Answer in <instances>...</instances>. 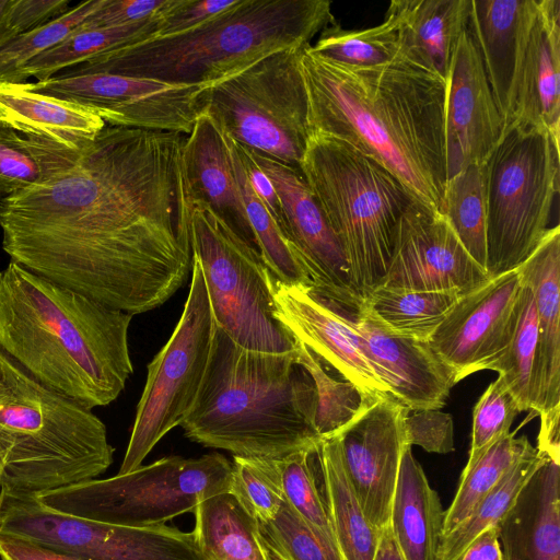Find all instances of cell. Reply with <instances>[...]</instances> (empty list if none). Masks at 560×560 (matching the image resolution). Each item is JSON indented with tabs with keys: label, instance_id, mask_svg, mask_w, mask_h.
Segmentation results:
<instances>
[{
	"label": "cell",
	"instance_id": "cell-56",
	"mask_svg": "<svg viewBox=\"0 0 560 560\" xmlns=\"http://www.w3.org/2000/svg\"><path fill=\"white\" fill-rule=\"evenodd\" d=\"M0 491H1V469H0Z\"/></svg>",
	"mask_w": 560,
	"mask_h": 560
},
{
	"label": "cell",
	"instance_id": "cell-48",
	"mask_svg": "<svg viewBox=\"0 0 560 560\" xmlns=\"http://www.w3.org/2000/svg\"><path fill=\"white\" fill-rule=\"evenodd\" d=\"M172 0H103L77 30L117 27L139 23L161 14Z\"/></svg>",
	"mask_w": 560,
	"mask_h": 560
},
{
	"label": "cell",
	"instance_id": "cell-23",
	"mask_svg": "<svg viewBox=\"0 0 560 560\" xmlns=\"http://www.w3.org/2000/svg\"><path fill=\"white\" fill-rule=\"evenodd\" d=\"M532 290L538 323L537 404L540 419L560 416V228L548 230L517 268Z\"/></svg>",
	"mask_w": 560,
	"mask_h": 560
},
{
	"label": "cell",
	"instance_id": "cell-33",
	"mask_svg": "<svg viewBox=\"0 0 560 560\" xmlns=\"http://www.w3.org/2000/svg\"><path fill=\"white\" fill-rule=\"evenodd\" d=\"M165 11L135 24L107 28L75 30L60 44L38 55L22 67L18 75V83H25L30 77L36 78L37 82L48 80L61 71L83 63L106 51L152 38L159 30L161 15Z\"/></svg>",
	"mask_w": 560,
	"mask_h": 560
},
{
	"label": "cell",
	"instance_id": "cell-42",
	"mask_svg": "<svg viewBox=\"0 0 560 560\" xmlns=\"http://www.w3.org/2000/svg\"><path fill=\"white\" fill-rule=\"evenodd\" d=\"M258 525L275 560H345L337 544L310 527L285 499L271 520Z\"/></svg>",
	"mask_w": 560,
	"mask_h": 560
},
{
	"label": "cell",
	"instance_id": "cell-12",
	"mask_svg": "<svg viewBox=\"0 0 560 560\" xmlns=\"http://www.w3.org/2000/svg\"><path fill=\"white\" fill-rule=\"evenodd\" d=\"M215 323L199 260L192 256L191 281L183 314L165 346L148 365L129 443L118 474L129 472L192 407L209 362Z\"/></svg>",
	"mask_w": 560,
	"mask_h": 560
},
{
	"label": "cell",
	"instance_id": "cell-21",
	"mask_svg": "<svg viewBox=\"0 0 560 560\" xmlns=\"http://www.w3.org/2000/svg\"><path fill=\"white\" fill-rule=\"evenodd\" d=\"M511 122L538 126L560 135L559 0H524Z\"/></svg>",
	"mask_w": 560,
	"mask_h": 560
},
{
	"label": "cell",
	"instance_id": "cell-36",
	"mask_svg": "<svg viewBox=\"0 0 560 560\" xmlns=\"http://www.w3.org/2000/svg\"><path fill=\"white\" fill-rule=\"evenodd\" d=\"M460 294L378 285L363 300L395 334L428 341Z\"/></svg>",
	"mask_w": 560,
	"mask_h": 560
},
{
	"label": "cell",
	"instance_id": "cell-40",
	"mask_svg": "<svg viewBox=\"0 0 560 560\" xmlns=\"http://www.w3.org/2000/svg\"><path fill=\"white\" fill-rule=\"evenodd\" d=\"M522 282V281H521ZM538 323L535 301L528 285L522 283L516 328L505 353L489 370L504 380L522 411L536 410Z\"/></svg>",
	"mask_w": 560,
	"mask_h": 560
},
{
	"label": "cell",
	"instance_id": "cell-16",
	"mask_svg": "<svg viewBox=\"0 0 560 560\" xmlns=\"http://www.w3.org/2000/svg\"><path fill=\"white\" fill-rule=\"evenodd\" d=\"M334 303L392 398L409 411L440 409L445 405L456 384L455 376L428 341L393 332L363 299L354 304Z\"/></svg>",
	"mask_w": 560,
	"mask_h": 560
},
{
	"label": "cell",
	"instance_id": "cell-26",
	"mask_svg": "<svg viewBox=\"0 0 560 560\" xmlns=\"http://www.w3.org/2000/svg\"><path fill=\"white\" fill-rule=\"evenodd\" d=\"M470 0H393L399 54L447 81L454 50L467 27Z\"/></svg>",
	"mask_w": 560,
	"mask_h": 560
},
{
	"label": "cell",
	"instance_id": "cell-30",
	"mask_svg": "<svg viewBox=\"0 0 560 560\" xmlns=\"http://www.w3.org/2000/svg\"><path fill=\"white\" fill-rule=\"evenodd\" d=\"M314 468L334 536L345 560H373L380 530L362 510L347 475L337 436L319 442L314 452Z\"/></svg>",
	"mask_w": 560,
	"mask_h": 560
},
{
	"label": "cell",
	"instance_id": "cell-29",
	"mask_svg": "<svg viewBox=\"0 0 560 560\" xmlns=\"http://www.w3.org/2000/svg\"><path fill=\"white\" fill-rule=\"evenodd\" d=\"M524 0H470L467 26L479 49L504 127L512 114V89Z\"/></svg>",
	"mask_w": 560,
	"mask_h": 560
},
{
	"label": "cell",
	"instance_id": "cell-57",
	"mask_svg": "<svg viewBox=\"0 0 560 560\" xmlns=\"http://www.w3.org/2000/svg\"><path fill=\"white\" fill-rule=\"evenodd\" d=\"M3 122L0 120V125H2Z\"/></svg>",
	"mask_w": 560,
	"mask_h": 560
},
{
	"label": "cell",
	"instance_id": "cell-6",
	"mask_svg": "<svg viewBox=\"0 0 560 560\" xmlns=\"http://www.w3.org/2000/svg\"><path fill=\"white\" fill-rule=\"evenodd\" d=\"M106 427L0 349L1 491L36 495L95 479L113 463Z\"/></svg>",
	"mask_w": 560,
	"mask_h": 560
},
{
	"label": "cell",
	"instance_id": "cell-43",
	"mask_svg": "<svg viewBox=\"0 0 560 560\" xmlns=\"http://www.w3.org/2000/svg\"><path fill=\"white\" fill-rule=\"evenodd\" d=\"M103 3L83 1L49 23L18 35L0 48V82L18 83L22 67L65 40Z\"/></svg>",
	"mask_w": 560,
	"mask_h": 560
},
{
	"label": "cell",
	"instance_id": "cell-34",
	"mask_svg": "<svg viewBox=\"0 0 560 560\" xmlns=\"http://www.w3.org/2000/svg\"><path fill=\"white\" fill-rule=\"evenodd\" d=\"M222 133L256 246L265 265L277 279L284 283L312 287L307 271L294 256L282 229L253 189L238 144L223 131Z\"/></svg>",
	"mask_w": 560,
	"mask_h": 560
},
{
	"label": "cell",
	"instance_id": "cell-38",
	"mask_svg": "<svg viewBox=\"0 0 560 560\" xmlns=\"http://www.w3.org/2000/svg\"><path fill=\"white\" fill-rule=\"evenodd\" d=\"M545 457L546 455L532 446L483 497L471 514L452 533L440 539L436 560H457L480 533L497 526Z\"/></svg>",
	"mask_w": 560,
	"mask_h": 560
},
{
	"label": "cell",
	"instance_id": "cell-47",
	"mask_svg": "<svg viewBox=\"0 0 560 560\" xmlns=\"http://www.w3.org/2000/svg\"><path fill=\"white\" fill-rule=\"evenodd\" d=\"M405 443L418 445L430 453L446 454L454 451L452 417L439 409L407 411L402 421Z\"/></svg>",
	"mask_w": 560,
	"mask_h": 560
},
{
	"label": "cell",
	"instance_id": "cell-10",
	"mask_svg": "<svg viewBox=\"0 0 560 560\" xmlns=\"http://www.w3.org/2000/svg\"><path fill=\"white\" fill-rule=\"evenodd\" d=\"M189 238L191 255L200 262L215 326L247 350L296 351V340L276 317L270 270L257 248L198 199L191 209Z\"/></svg>",
	"mask_w": 560,
	"mask_h": 560
},
{
	"label": "cell",
	"instance_id": "cell-1",
	"mask_svg": "<svg viewBox=\"0 0 560 560\" xmlns=\"http://www.w3.org/2000/svg\"><path fill=\"white\" fill-rule=\"evenodd\" d=\"M186 137L106 125L71 170L1 198L3 250L132 316L161 306L192 264Z\"/></svg>",
	"mask_w": 560,
	"mask_h": 560
},
{
	"label": "cell",
	"instance_id": "cell-24",
	"mask_svg": "<svg viewBox=\"0 0 560 560\" xmlns=\"http://www.w3.org/2000/svg\"><path fill=\"white\" fill-rule=\"evenodd\" d=\"M560 462L548 456L497 525L504 560H560Z\"/></svg>",
	"mask_w": 560,
	"mask_h": 560
},
{
	"label": "cell",
	"instance_id": "cell-35",
	"mask_svg": "<svg viewBox=\"0 0 560 560\" xmlns=\"http://www.w3.org/2000/svg\"><path fill=\"white\" fill-rule=\"evenodd\" d=\"M296 359L312 378L315 398V429L320 440L340 434L381 397L347 381L322 358L298 341ZM384 397V396H383Z\"/></svg>",
	"mask_w": 560,
	"mask_h": 560
},
{
	"label": "cell",
	"instance_id": "cell-19",
	"mask_svg": "<svg viewBox=\"0 0 560 560\" xmlns=\"http://www.w3.org/2000/svg\"><path fill=\"white\" fill-rule=\"evenodd\" d=\"M407 410L389 395L377 399L337 435L343 465L369 522L388 523L402 451Z\"/></svg>",
	"mask_w": 560,
	"mask_h": 560
},
{
	"label": "cell",
	"instance_id": "cell-53",
	"mask_svg": "<svg viewBox=\"0 0 560 560\" xmlns=\"http://www.w3.org/2000/svg\"><path fill=\"white\" fill-rule=\"evenodd\" d=\"M457 560H504L498 527L492 526L480 533Z\"/></svg>",
	"mask_w": 560,
	"mask_h": 560
},
{
	"label": "cell",
	"instance_id": "cell-28",
	"mask_svg": "<svg viewBox=\"0 0 560 560\" xmlns=\"http://www.w3.org/2000/svg\"><path fill=\"white\" fill-rule=\"evenodd\" d=\"M444 511L411 447L400 459L389 526L405 560H436Z\"/></svg>",
	"mask_w": 560,
	"mask_h": 560
},
{
	"label": "cell",
	"instance_id": "cell-8",
	"mask_svg": "<svg viewBox=\"0 0 560 560\" xmlns=\"http://www.w3.org/2000/svg\"><path fill=\"white\" fill-rule=\"evenodd\" d=\"M559 140L546 128L511 122L483 161L489 278L517 269L550 229Z\"/></svg>",
	"mask_w": 560,
	"mask_h": 560
},
{
	"label": "cell",
	"instance_id": "cell-52",
	"mask_svg": "<svg viewBox=\"0 0 560 560\" xmlns=\"http://www.w3.org/2000/svg\"><path fill=\"white\" fill-rule=\"evenodd\" d=\"M238 149L247 177L250 182L253 189L267 206V208L269 209V211L275 217L276 221L281 228L282 218L280 205L271 180L259 167V165L257 164L248 149L242 147L241 144H238Z\"/></svg>",
	"mask_w": 560,
	"mask_h": 560
},
{
	"label": "cell",
	"instance_id": "cell-31",
	"mask_svg": "<svg viewBox=\"0 0 560 560\" xmlns=\"http://www.w3.org/2000/svg\"><path fill=\"white\" fill-rule=\"evenodd\" d=\"M192 534L205 560H275L258 521L230 491L200 502Z\"/></svg>",
	"mask_w": 560,
	"mask_h": 560
},
{
	"label": "cell",
	"instance_id": "cell-37",
	"mask_svg": "<svg viewBox=\"0 0 560 560\" xmlns=\"http://www.w3.org/2000/svg\"><path fill=\"white\" fill-rule=\"evenodd\" d=\"M532 446L527 436L516 438L515 432H509L490 444L474 464L465 466L454 499L444 511L440 539L471 514L483 497Z\"/></svg>",
	"mask_w": 560,
	"mask_h": 560
},
{
	"label": "cell",
	"instance_id": "cell-54",
	"mask_svg": "<svg viewBox=\"0 0 560 560\" xmlns=\"http://www.w3.org/2000/svg\"><path fill=\"white\" fill-rule=\"evenodd\" d=\"M373 560H405L392 532L389 523L380 532Z\"/></svg>",
	"mask_w": 560,
	"mask_h": 560
},
{
	"label": "cell",
	"instance_id": "cell-25",
	"mask_svg": "<svg viewBox=\"0 0 560 560\" xmlns=\"http://www.w3.org/2000/svg\"><path fill=\"white\" fill-rule=\"evenodd\" d=\"M184 159L194 198L206 202L238 236L257 248L224 136L206 112L186 137Z\"/></svg>",
	"mask_w": 560,
	"mask_h": 560
},
{
	"label": "cell",
	"instance_id": "cell-17",
	"mask_svg": "<svg viewBox=\"0 0 560 560\" xmlns=\"http://www.w3.org/2000/svg\"><path fill=\"white\" fill-rule=\"evenodd\" d=\"M249 151L272 183L280 205L282 231L294 256L307 271L312 288L340 304L362 300L353 288L342 247L301 170Z\"/></svg>",
	"mask_w": 560,
	"mask_h": 560
},
{
	"label": "cell",
	"instance_id": "cell-27",
	"mask_svg": "<svg viewBox=\"0 0 560 560\" xmlns=\"http://www.w3.org/2000/svg\"><path fill=\"white\" fill-rule=\"evenodd\" d=\"M0 120L73 149H83L106 126L90 108L33 92L25 83L8 82H0Z\"/></svg>",
	"mask_w": 560,
	"mask_h": 560
},
{
	"label": "cell",
	"instance_id": "cell-4",
	"mask_svg": "<svg viewBox=\"0 0 560 560\" xmlns=\"http://www.w3.org/2000/svg\"><path fill=\"white\" fill-rule=\"evenodd\" d=\"M315 412L314 385L296 351L247 350L215 326L205 376L180 427L207 447L281 459L319 444Z\"/></svg>",
	"mask_w": 560,
	"mask_h": 560
},
{
	"label": "cell",
	"instance_id": "cell-7",
	"mask_svg": "<svg viewBox=\"0 0 560 560\" xmlns=\"http://www.w3.org/2000/svg\"><path fill=\"white\" fill-rule=\"evenodd\" d=\"M300 168L364 299L383 281L399 218L416 199L382 164L325 133L311 132Z\"/></svg>",
	"mask_w": 560,
	"mask_h": 560
},
{
	"label": "cell",
	"instance_id": "cell-15",
	"mask_svg": "<svg viewBox=\"0 0 560 560\" xmlns=\"http://www.w3.org/2000/svg\"><path fill=\"white\" fill-rule=\"evenodd\" d=\"M522 282L517 269L489 278L463 294L428 340L458 383L489 370L509 348L520 315Z\"/></svg>",
	"mask_w": 560,
	"mask_h": 560
},
{
	"label": "cell",
	"instance_id": "cell-41",
	"mask_svg": "<svg viewBox=\"0 0 560 560\" xmlns=\"http://www.w3.org/2000/svg\"><path fill=\"white\" fill-rule=\"evenodd\" d=\"M312 49L332 61L366 68L392 61L399 51L398 21L387 9L384 21L364 30H343L338 23L320 32Z\"/></svg>",
	"mask_w": 560,
	"mask_h": 560
},
{
	"label": "cell",
	"instance_id": "cell-44",
	"mask_svg": "<svg viewBox=\"0 0 560 560\" xmlns=\"http://www.w3.org/2000/svg\"><path fill=\"white\" fill-rule=\"evenodd\" d=\"M316 447L301 450L279 459L282 490L288 504L310 527L336 542L315 476Z\"/></svg>",
	"mask_w": 560,
	"mask_h": 560
},
{
	"label": "cell",
	"instance_id": "cell-20",
	"mask_svg": "<svg viewBox=\"0 0 560 560\" xmlns=\"http://www.w3.org/2000/svg\"><path fill=\"white\" fill-rule=\"evenodd\" d=\"M503 128L479 49L467 26L458 38L447 78V179L471 164L483 163Z\"/></svg>",
	"mask_w": 560,
	"mask_h": 560
},
{
	"label": "cell",
	"instance_id": "cell-50",
	"mask_svg": "<svg viewBox=\"0 0 560 560\" xmlns=\"http://www.w3.org/2000/svg\"><path fill=\"white\" fill-rule=\"evenodd\" d=\"M69 0H11L7 19L15 36L38 28L69 9Z\"/></svg>",
	"mask_w": 560,
	"mask_h": 560
},
{
	"label": "cell",
	"instance_id": "cell-9",
	"mask_svg": "<svg viewBox=\"0 0 560 560\" xmlns=\"http://www.w3.org/2000/svg\"><path fill=\"white\" fill-rule=\"evenodd\" d=\"M232 463L220 453L166 456L107 479L36 494L45 506L72 516L129 527H151L194 511L230 491Z\"/></svg>",
	"mask_w": 560,
	"mask_h": 560
},
{
	"label": "cell",
	"instance_id": "cell-51",
	"mask_svg": "<svg viewBox=\"0 0 560 560\" xmlns=\"http://www.w3.org/2000/svg\"><path fill=\"white\" fill-rule=\"evenodd\" d=\"M0 557L2 560H82L73 555L9 534H0Z\"/></svg>",
	"mask_w": 560,
	"mask_h": 560
},
{
	"label": "cell",
	"instance_id": "cell-55",
	"mask_svg": "<svg viewBox=\"0 0 560 560\" xmlns=\"http://www.w3.org/2000/svg\"><path fill=\"white\" fill-rule=\"evenodd\" d=\"M10 3L11 0H0V48L15 37V34L9 27L7 19Z\"/></svg>",
	"mask_w": 560,
	"mask_h": 560
},
{
	"label": "cell",
	"instance_id": "cell-11",
	"mask_svg": "<svg viewBox=\"0 0 560 560\" xmlns=\"http://www.w3.org/2000/svg\"><path fill=\"white\" fill-rule=\"evenodd\" d=\"M304 47L270 54L209 88L205 110L242 147L298 170L311 135L301 70Z\"/></svg>",
	"mask_w": 560,
	"mask_h": 560
},
{
	"label": "cell",
	"instance_id": "cell-2",
	"mask_svg": "<svg viewBox=\"0 0 560 560\" xmlns=\"http://www.w3.org/2000/svg\"><path fill=\"white\" fill-rule=\"evenodd\" d=\"M310 132L340 139L394 174L413 198L444 213L447 81L402 55L357 68L301 56Z\"/></svg>",
	"mask_w": 560,
	"mask_h": 560
},
{
	"label": "cell",
	"instance_id": "cell-49",
	"mask_svg": "<svg viewBox=\"0 0 560 560\" xmlns=\"http://www.w3.org/2000/svg\"><path fill=\"white\" fill-rule=\"evenodd\" d=\"M236 2L237 0H174L161 15L154 37L172 36L189 31Z\"/></svg>",
	"mask_w": 560,
	"mask_h": 560
},
{
	"label": "cell",
	"instance_id": "cell-18",
	"mask_svg": "<svg viewBox=\"0 0 560 560\" xmlns=\"http://www.w3.org/2000/svg\"><path fill=\"white\" fill-rule=\"evenodd\" d=\"M489 279L444 215L413 200L399 218L387 272L380 285L460 295Z\"/></svg>",
	"mask_w": 560,
	"mask_h": 560
},
{
	"label": "cell",
	"instance_id": "cell-46",
	"mask_svg": "<svg viewBox=\"0 0 560 560\" xmlns=\"http://www.w3.org/2000/svg\"><path fill=\"white\" fill-rule=\"evenodd\" d=\"M520 412L514 396L499 375L474 408L471 443L466 466L474 464L490 444L509 433Z\"/></svg>",
	"mask_w": 560,
	"mask_h": 560
},
{
	"label": "cell",
	"instance_id": "cell-32",
	"mask_svg": "<svg viewBox=\"0 0 560 560\" xmlns=\"http://www.w3.org/2000/svg\"><path fill=\"white\" fill-rule=\"evenodd\" d=\"M82 149L0 125V197L44 184L71 170Z\"/></svg>",
	"mask_w": 560,
	"mask_h": 560
},
{
	"label": "cell",
	"instance_id": "cell-39",
	"mask_svg": "<svg viewBox=\"0 0 560 560\" xmlns=\"http://www.w3.org/2000/svg\"><path fill=\"white\" fill-rule=\"evenodd\" d=\"M471 258L486 270L487 213L483 164H471L447 179L444 213Z\"/></svg>",
	"mask_w": 560,
	"mask_h": 560
},
{
	"label": "cell",
	"instance_id": "cell-14",
	"mask_svg": "<svg viewBox=\"0 0 560 560\" xmlns=\"http://www.w3.org/2000/svg\"><path fill=\"white\" fill-rule=\"evenodd\" d=\"M33 91L94 110L106 125L189 135L209 88L106 72L57 74L26 83Z\"/></svg>",
	"mask_w": 560,
	"mask_h": 560
},
{
	"label": "cell",
	"instance_id": "cell-5",
	"mask_svg": "<svg viewBox=\"0 0 560 560\" xmlns=\"http://www.w3.org/2000/svg\"><path fill=\"white\" fill-rule=\"evenodd\" d=\"M327 0H237L202 24L101 54L60 74L106 72L211 88L336 24Z\"/></svg>",
	"mask_w": 560,
	"mask_h": 560
},
{
	"label": "cell",
	"instance_id": "cell-22",
	"mask_svg": "<svg viewBox=\"0 0 560 560\" xmlns=\"http://www.w3.org/2000/svg\"><path fill=\"white\" fill-rule=\"evenodd\" d=\"M276 317L295 340L305 345L347 381L364 392L383 397L385 384L357 347L337 305L311 285L288 284L269 273Z\"/></svg>",
	"mask_w": 560,
	"mask_h": 560
},
{
	"label": "cell",
	"instance_id": "cell-3",
	"mask_svg": "<svg viewBox=\"0 0 560 560\" xmlns=\"http://www.w3.org/2000/svg\"><path fill=\"white\" fill-rule=\"evenodd\" d=\"M131 318L12 260L0 271V349L89 409L114 401L133 371Z\"/></svg>",
	"mask_w": 560,
	"mask_h": 560
},
{
	"label": "cell",
	"instance_id": "cell-45",
	"mask_svg": "<svg viewBox=\"0 0 560 560\" xmlns=\"http://www.w3.org/2000/svg\"><path fill=\"white\" fill-rule=\"evenodd\" d=\"M230 492L258 522L271 520L284 501L279 459L234 456Z\"/></svg>",
	"mask_w": 560,
	"mask_h": 560
},
{
	"label": "cell",
	"instance_id": "cell-13",
	"mask_svg": "<svg viewBox=\"0 0 560 560\" xmlns=\"http://www.w3.org/2000/svg\"><path fill=\"white\" fill-rule=\"evenodd\" d=\"M0 534L82 560H205L195 536L166 525L129 527L54 511L35 495L0 491Z\"/></svg>",
	"mask_w": 560,
	"mask_h": 560
}]
</instances>
